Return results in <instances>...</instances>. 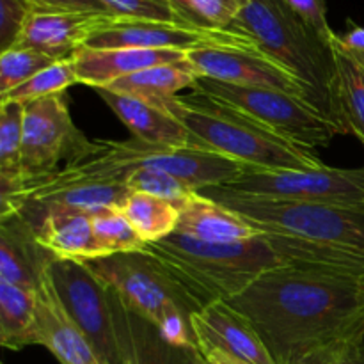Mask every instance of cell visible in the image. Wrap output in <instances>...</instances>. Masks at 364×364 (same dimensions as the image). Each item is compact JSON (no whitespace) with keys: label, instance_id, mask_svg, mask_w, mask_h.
<instances>
[{"label":"cell","instance_id":"obj_8","mask_svg":"<svg viewBox=\"0 0 364 364\" xmlns=\"http://www.w3.org/2000/svg\"><path fill=\"white\" fill-rule=\"evenodd\" d=\"M192 91L247 114L274 134L302 148H327L340 130L306 100L263 87L224 84L199 78Z\"/></svg>","mask_w":364,"mask_h":364},{"label":"cell","instance_id":"obj_12","mask_svg":"<svg viewBox=\"0 0 364 364\" xmlns=\"http://www.w3.org/2000/svg\"><path fill=\"white\" fill-rule=\"evenodd\" d=\"M255 43L233 28H205L196 25L171 23V21L135 20V18L112 16L87 39V48H146V50H180L213 45H249Z\"/></svg>","mask_w":364,"mask_h":364},{"label":"cell","instance_id":"obj_35","mask_svg":"<svg viewBox=\"0 0 364 364\" xmlns=\"http://www.w3.org/2000/svg\"><path fill=\"white\" fill-rule=\"evenodd\" d=\"M192 7L206 27L231 28L235 18L247 0H191Z\"/></svg>","mask_w":364,"mask_h":364},{"label":"cell","instance_id":"obj_15","mask_svg":"<svg viewBox=\"0 0 364 364\" xmlns=\"http://www.w3.org/2000/svg\"><path fill=\"white\" fill-rule=\"evenodd\" d=\"M109 13L48 9L32 6L20 39L14 46L34 48L53 60L73 57L100 27L110 21Z\"/></svg>","mask_w":364,"mask_h":364},{"label":"cell","instance_id":"obj_22","mask_svg":"<svg viewBox=\"0 0 364 364\" xmlns=\"http://www.w3.org/2000/svg\"><path fill=\"white\" fill-rule=\"evenodd\" d=\"M178 208L180 223L174 233L208 244H235L263 237L247 219L201 192L192 194Z\"/></svg>","mask_w":364,"mask_h":364},{"label":"cell","instance_id":"obj_9","mask_svg":"<svg viewBox=\"0 0 364 364\" xmlns=\"http://www.w3.org/2000/svg\"><path fill=\"white\" fill-rule=\"evenodd\" d=\"M91 142L71 119L66 92L36 100L23 107L21 176L23 183L43 180L66 166L92 155Z\"/></svg>","mask_w":364,"mask_h":364},{"label":"cell","instance_id":"obj_37","mask_svg":"<svg viewBox=\"0 0 364 364\" xmlns=\"http://www.w3.org/2000/svg\"><path fill=\"white\" fill-rule=\"evenodd\" d=\"M333 48L343 52L364 68V27L348 21V28L343 34H334Z\"/></svg>","mask_w":364,"mask_h":364},{"label":"cell","instance_id":"obj_24","mask_svg":"<svg viewBox=\"0 0 364 364\" xmlns=\"http://www.w3.org/2000/svg\"><path fill=\"white\" fill-rule=\"evenodd\" d=\"M36 291L0 279V343L9 350L34 345Z\"/></svg>","mask_w":364,"mask_h":364},{"label":"cell","instance_id":"obj_10","mask_svg":"<svg viewBox=\"0 0 364 364\" xmlns=\"http://www.w3.org/2000/svg\"><path fill=\"white\" fill-rule=\"evenodd\" d=\"M226 187L242 194L329 205L364 213V167L340 169L322 164L315 169H244Z\"/></svg>","mask_w":364,"mask_h":364},{"label":"cell","instance_id":"obj_3","mask_svg":"<svg viewBox=\"0 0 364 364\" xmlns=\"http://www.w3.org/2000/svg\"><path fill=\"white\" fill-rule=\"evenodd\" d=\"M231 28L251 38L259 50L290 71L301 82L306 102L341 135L350 134L333 43L316 34L284 0H247Z\"/></svg>","mask_w":364,"mask_h":364},{"label":"cell","instance_id":"obj_23","mask_svg":"<svg viewBox=\"0 0 364 364\" xmlns=\"http://www.w3.org/2000/svg\"><path fill=\"white\" fill-rule=\"evenodd\" d=\"M198 80L199 77L185 59L181 63L160 64V66L137 71L107 85V89L121 92V95L137 96L160 107L169 98L180 96V92L185 89H194Z\"/></svg>","mask_w":364,"mask_h":364},{"label":"cell","instance_id":"obj_16","mask_svg":"<svg viewBox=\"0 0 364 364\" xmlns=\"http://www.w3.org/2000/svg\"><path fill=\"white\" fill-rule=\"evenodd\" d=\"M16 213L36 228L39 242L57 259L92 262L103 258L92 233V213L63 205H23Z\"/></svg>","mask_w":364,"mask_h":364},{"label":"cell","instance_id":"obj_33","mask_svg":"<svg viewBox=\"0 0 364 364\" xmlns=\"http://www.w3.org/2000/svg\"><path fill=\"white\" fill-rule=\"evenodd\" d=\"M294 364H364V336L316 348Z\"/></svg>","mask_w":364,"mask_h":364},{"label":"cell","instance_id":"obj_13","mask_svg":"<svg viewBox=\"0 0 364 364\" xmlns=\"http://www.w3.org/2000/svg\"><path fill=\"white\" fill-rule=\"evenodd\" d=\"M187 63L199 78L244 87L274 89L304 100L301 82L259 50L256 43L201 46L187 52Z\"/></svg>","mask_w":364,"mask_h":364},{"label":"cell","instance_id":"obj_26","mask_svg":"<svg viewBox=\"0 0 364 364\" xmlns=\"http://www.w3.org/2000/svg\"><path fill=\"white\" fill-rule=\"evenodd\" d=\"M121 210L148 245L173 235L180 223L178 205L141 192H130Z\"/></svg>","mask_w":364,"mask_h":364},{"label":"cell","instance_id":"obj_30","mask_svg":"<svg viewBox=\"0 0 364 364\" xmlns=\"http://www.w3.org/2000/svg\"><path fill=\"white\" fill-rule=\"evenodd\" d=\"M55 60L34 48L13 46L0 53V96L27 82Z\"/></svg>","mask_w":364,"mask_h":364},{"label":"cell","instance_id":"obj_20","mask_svg":"<svg viewBox=\"0 0 364 364\" xmlns=\"http://www.w3.org/2000/svg\"><path fill=\"white\" fill-rule=\"evenodd\" d=\"M112 304L124 364H199L198 348L164 340L153 323L132 313L114 291Z\"/></svg>","mask_w":364,"mask_h":364},{"label":"cell","instance_id":"obj_32","mask_svg":"<svg viewBox=\"0 0 364 364\" xmlns=\"http://www.w3.org/2000/svg\"><path fill=\"white\" fill-rule=\"evenodd\" d=\"M103 9L117 18H135V20L171 21V23H188L180 16L169 0H98Z\"/></svg>","mask_w":364,"mask_h":364},{"label":"cell","instance_id":"obj_11","mask_svg":"<svg viewBox=\"0 0 364 364\" xmlns=\"http://www.w3.org/2000/svg\"><path fill=\"white\" fill-rule=\"evenodd\" d=\"M50 279L102 364H124L114 316L112 291L85 262L57 259Z\"/></svg>","mask_w":364,"mask_h":364},{"label":"cell","instance_id":"obj_21","mask_svg":"<svg viewBox=\"0 0 364 364\" xmlns=\"http://www.w3.org/2000/svg\"><path fill=\"white\" fill-rule=\"evenodd\" d=\"M109 109L119 117L134 139L155 146L185 148L191 146V134L187 128L166 109L149 103L137 96L121 95L107 87L95 89Z\"/></svg>","mask_w":364,"mask_h":364},{"label":"cell","instance_id":"obj_17","mask_svg":"<svg viewBox=\"0 0 364 364\" xmlns=\"http://www.w3.org/2000/svg\"><path fill=\"white\" fill-rule=\"evenodd\" d=\"M34 345L48 348L60 364H102L80 327L64 308L50 274L36 290Z\"/></svg>","mask_w":364,"mask_h":364},{"label":"cell","instance_id":"obj_29","mask_svg":"<svg viewBox=\"0 0 364 364\" xmlns=\"http://www.w3.org/2000/svg\"><path fill=\"white\" fill-rule=\"evenodd\" d=\"M340 77V96L350 134L364 144V68L334 48Z\"/></svg>","mask_w":364,"mask_h":364},{"label":"cell","instance_id":"obj_18","mask_svg":"<svg viewBox=\"0 0 364 364\" xmlns=\"http://www.w3.org/2000/svg\"><path fill=\"white\" fill-rule=\"evenodd\" d=\"M55 262L21 213L0 219V279L36 291Z\"/></svg>","mask_w":364,"mask_h":364},{"label":"cell","instance_id":"obj_31","mask_svg":"<svg viewBox=\"0 0 364 364\" xmlns=\"http://www.w3.org/2000/svg\"><path fill=\"white\" fill-rule=\"evenodd\" d=\"M127 187L130 188V192L155 196L178 206L187 201L192 194H196L194 188L188 187L180 178L173 176L167 171L153 169V167H139L132 171L127 178Z\"/></svg>","mask_w":364,"mask_h":364},{"label":"cell","instance_id":"obj_5","mask_svg":"<svg viewBox=\"0 0 364 364\" xmlns=\"http://www.w3.org/2000/svg\"><path fill=\"white\" fill-rule=\"evenodd\" d=\"M151 252L201 302L231 301L269 270L288 265L265 237L235 244H208L181 233L149 244Z\"/></svg>","mask_w":364,"mask_h":364},{"label":"cell","instance_id":"obj_25","mask_svg":"<svg viewBox=\"0 0 364 364\" xmlns=\"http://www.w3.org/2000/svg\"><path fill=\"white\" fill-rule=\"evenodd\" d=\"M21 103H0V201L23 188L21 142H23Z\"/></svg>","mask_w":364,"mask_h":364},{"label":"cell","instance_id":"obj_40","mask_svg":"<svg viewBox=\"0 0 364 364\" xmlns=\"http://www.w3.org/2000/svg\"><path fill=\"white\" fill-rule=\"evenodd\" d=\"M198 361L199 364H242L235 359L228 358V355L217 354V352H199L198 350Z\"/></svg>","mask_w":364,"mask_h":364},{"label":"cell","instance_id":"obj_1","mask_svg":"<svg viewBox=\"0 0 364 364\" xmlns=\"http://www.w3.org/2000/svg\"><path fill=\"white\" fill-rule=\"evenodd\" d=\"M228 302L251 320L277 364L364 336L363 270L288 263Z\"/></svg>","mask_w":364,"mask_h":364},{"label":"cell","instance_id":"obj_28","mask_svg":"<svg viewBox=\"0 0 364 364\" xmlns=\"http://www.w3.org/2000/svg\"><path fill=\"white\" fill-rule=\"evenodd\" d=\"M75 84H78L77 68H75L73 57H68V59L55 60L52 66L45 68L32 78H28L27 82L14 87L13 91L0 96V103L14 102L27 105V103L46 98V96L66 92V89Z\"/></svg>","mask_w":364,"mask_h":364},{"label":"cell","instance_id":"obj_36","mask_svg":"<svg viewBox=\"0 0 364 364\" xmlns=\"http://www.w3.org/2000/svg\"><path fill=\"white\" fill-rule=\"evenodd\" d=\"M313 31L322 36L326 41L333 43L336 32L331 28L327 21V6L326 0H284Z\"/></svg>","mask_w":364,"mask_h":364},{"label":"cell","instance_id":"obj_4","mask_svg":"<svg viewBox=\"0 0 364 364\" xmlns=\"http://www.w3.org/2000/svg\"><path fill=\"white\" fill-rule=\"evenodd\" d=\"M191 134V146L228 156L245 169H315L322 166L313 149L274 134L247 114L192 91L164 102Z\"/></svg>","mask_w":364,"mask_h":364},{"label":"cell","instance_id":"obj_39","mask_svg":"<svg viewBox=\"0 0 364 364\" xmlns=\"http://www.w3.org/2000/svg\"><path fill=\"white\" fill-rule=\"evenodd\" d=\"M171 4H173L174 9L180 13L181 18H185V20L188 21V23L196 25V27H205V28H212V27H206L205 23H203L201 18L198 16V13L194 11V7H192V2L191 0H169Z\"/></svg>","mask_w":364,"mask_h":364},{"label":"cell","instance_id":"obj_14","mask_svg":"<svg viewBox=\"0 0 364 364\" xmlns=\"http://www.w3.org/2000/svg\"><path fill=\"white\" fill-rule=\"evenodd\" d=\"M199 352H217L242 364H277L247 316L228 301L210 302L192 315Z\"/></svg>","mask_w":364,"mask_h":364},{"label":"cell","instance_id":"obj_7","mask_svg":"<svg viewBox=\"0 0 364 364\" xmlns=\"http://www.w3.org/2000/svg\"><path fill=\"white\" fill-rule=\"evenodd\" d=\"M71 167L78 176L87 180L123 185H127L132 171L153 167L180 178L196 192L228 185L245 169L242 164L208 149L146 144L134 137L130 141L96 142L92 155L71 164Z\"/></svg>","mask_w":364,"mask_h":364},{"label":"cell","instance_id":"obj_34","mask_svg":"<svg viewBox=\"0 0 364 364\" xmlns=\"http://www.w3.org/2000/svg\"><path fill=\"white\" fill-rule=\"evenodd\" d=\"M31 9L28 0H0V53L16 45Z\"/></svg>","mask_w":364,"mask_h":364},{"label":"cell","instance_id":"obj_2","mask_svg":"<svg viewBox=\"0 0 364 364\" xmlns=\"http://www.w3.org/2000/svg\"><path fill=\"white\" fill-rule=\"evenodd\" d=\"M199 192L247 219L288 263H313L364 272L363 212L242 194L226 185Z\"/></svg>","mask_w":364,"mask_h":364},{"label":"cell","instance_id":"obj_27","mask_svg":"<svg viewBox=\"0 0 364 364\" xmlns=\"http://www.w3.org/2000/svg\"><path fill=\"white\" fill-rule=\"evenodd\" d=\"M92 233L103 258L123 252H141L148 247L121 208H103L92 213Z\"/></svg>","mask_w":364,"mask_h":364},{"label":"cell","instance_id":"obj_19","mask_svg":"<svg viewBox=\"0 0 364 364\" xmlns=\"http://www.w3.org/2000/svg\"><path fill=\"white\" fill-rule=\"evenodd\" d=\"M185 59H187V52H180V50H98L82 46L73 53L78 84L89 85L92 89L107 87L119 78L148 70V68L181 63Z\"/></svg>","mask_w":364,"mask_h":364},{"label":"cell","instance_id":"obj_38","mask_svg":"<svg viewBox=\"0 0 364 364\" xmlns=\"http://www.w3.org/2000/svg\"><path fill=\"white\" fill-rule=\"evenodd\" d=\"M36 7L66 11H87V13H107L98 0H28Z\"/></svg>","mask_w":364,"mask_h":364},{"label":"cell","instance_id":"obj_6","mask_svg":"<svg viewBox=\"0 0 364 364\" xmlns=\"http://www.w3.org/2000/svg\"><path fill=\"white\" fill-rule=\"evenodd\" d=\"M119 301L159 329L176 347H196L192 315L201 302L149 251L123 252L85 262Z\"/></svg>","mask_w":364,"mask_h":364}]
</instances>
